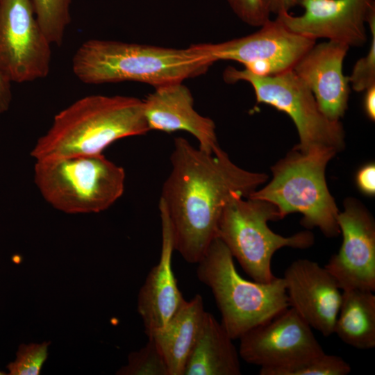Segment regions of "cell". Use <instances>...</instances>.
I'll return each mask as SVG.
<instances>
[{"label":"cell","mask_w":375,"mask_h":375,"mask_svg":"<svg viewBox=\"0 0 375 375\" xmlns=\"http://www.w3.org/2000/svg\"><path fill=\"white\" fill-rule=\"evenodd\" d=\"M161 221V251L138 296V312L147 337L162 329L184 302L173 273V235L167 210L159 201Z\"/></svg>","instance_id":"cell-17"},{"label":"cell","mask_w":375,"mask_h":375,"mask_svg":"<svg viewBox=\"0 0 375 375\" xmlns=\"http://www.w3.org/2000/svg\"><path fill=\"white\" fill-rule=\"evenodd\" d=\"M223 78L228 83L246 81L253 88L257 103L272 106L287 114L299 138L294 147L301 151L328 147L337 152L344 147V131L340 121L327 118L308 86L292 69L268 76L253 74L244 68L227 67Z\"/></svg>","instance_id":"cell-8"},{"label":"cell","mask_w":375,"mask_h":375,"mask_svg":"<svg viewBox=\"0 0 375 375\" xmlns=\"http://www.w3.org/2000/svg\"><path fill=\"white\" fill-rule=\"evenodd\" d=\"M197 265V278L211 290L221 324L233 340L289 307L283 278L275 277L268 283L244 279L219 238Z\"/></svg>","instance_id":"cell-5"},{"label":"cell","mask_w":375,"mask_h":375,"mask_svg":"<svg viewBox=\"0 0 375 375\" xmlns=\"http://www.w3.org/2000/svg\"><path fill=\"white\" fill-rule=\"evenodd\" d=\"M337 151L328 147H315L306 151L292 149L271 168L272 179L249 197L269 202L278 208L281 219L300 212L301 224L318 228L326 237L340 233L339 210L325 178L328 162Z\"/></svg>","instance_id":"cell-4"},{"label":"cell","mask_w":375,"mask_h":375,"mask_svg":"<svg viewBox=\"0 0 375 375\" xmlns=\"http://www.w3.org/2000/svg\"><path fill=\"white\" fill-rule=\"evenodd\" d=\"M351 366L342 357L325 352L280 367L260 371V375H347Z\"/></svg>","instance_id":"cell-22"},{"label":"cell","mask_w":375,"mask_h":375,"mask_svg":"<svg viewBox=\"0 0 375 375\" xmlns=\"http://www.w3.org/2000/svg\"><path fill=\"white\" fill-rule=\"evenodd\" d=\"M49 342L21 344L15 359L6 367L9 375H38L48 357Z\"/></svg>","instance_id":"cell-24"},{"label":"cell","mask_w":375,"mask_h":375,"mask_svg":"<svg viewBox=\"0 0 375 375\" xmlns=\"http://www.w3.org/2000/svg\"><path fill=\"white\" fill-rule=\"evenodd\" d=\"M182 83L155 88L142 100L149 128L165 133L188 132L196 138L200 149L213 153L220 148L215 124L195 110L192 94Z\"/></svg>","instance_id":"cell-16"},{"label":"cell","mask_w":375,"mask_h":375,"mask_svg":"<svg viewBox=\"0 0 375 375\" xmlns=\"http://www.w3.org/2000/svg\"><path fill=\"white\" fill-rule=\"evenodd\" d=\"M299 5L304 10L300 16L289 12L276 15V19L292 32L349 47L365 43V24L375 0H301Z\"/></svg>","instance_id":"cell-13"},{"label":"cell","mask_w":375,"mask_h":375,"mask_svg":"<svg viewBox=\"0 0 375 375\" xmlns=\"http://www.w3.org/2000/svg\"><path fill=\"white\" fill-rule=\"evenodd\" d=\"M124 169L102 153L36 160L34 182L44 200L68 214L98 213L123 194Z\"/></svg>","instance_id":"cell-6"},{"label":"cell","mask_w":375,"mask_h":375,"mask_svg":"<svg viewBox=\"0 0 375 375\" xmlns=\"http://www.w3.org/2000/svg\"><path fill=\"white\" fill-rule=\"evenodd\" d=\"M282 278L289 306L312 328L326 337L333 334L342 290L325 267L298 259L286 268Z\"/></svg>","instance_id":"cell-14"},{"label":"cell","mask_w":375,"mask_h":375,"mask_svg":"<svg viewBox=\"0 0 375 375\" xmlns=\"http://www.w3.org/2000/svg\"><path fill=\"white\" fill-rule=\"evenodd\" d=\"M363 107L365 114L372 121L375 119V85L365 90Z\"/></svg>","instance_id":"cell-30"},{"label":"cell","mask_w":375,"mask_h":375,"mask_svg":"<svg viewBox=\"0 0 375 375\" xmlns=\"http://www.w3.org/2000/svg\"><path fill=\"white\" fill-rule=\"evenodd\" d=\"M119 375H169L165 359L151 338L144 347L131 352L127 364L116 372Z\"/></svg>","instance_id":"cell-23"},{"label":"cell","mask_w":375,"mask_h":375,"mask_svg":"<svg viewBox=\"0 0 375 375\" xmlns=\"http://www.w3.org/2000/svg\"><path fill=\"white\" fill-rule=\"evenodd\" d=\"M203 301L196 294L184 302L160 331L148 337L156 343L169 375H183L187 360L198 338L204 315Z\"/></svg>","instance_id":"cell-18"},{"label":"cell","mask_w":375,"mask_h":375,"mask_svg":"<svg viewBox=\"0 0 375 375\" xmlns=\"http://www.w3.org/2000/svg\"><path fill=\"white\" fill-rule=\"evenodd\" d=\"M263 1L269 14L278 15L283 12H288L292 8L299 5L301 0H263Z\"/></svg>","instance_id":"cell-29"},{"label":"cell","mask_w":375,"mask_h":375,"mask_svg":"<svg viewBox=\"0 0 375 375\" xmlns=\"http://www.w3.org/2000/svg\"><path fill=\"white\" fill-rule=\"evenodd\" d=\"M149 131L142 100L121 95H89L55 115L31 156L41 160L101 154L118 140Z\"/></svg>","instance_id":"cell-3"},{"label":"cell","mask_w":375,"mask_h":375,"mask_svg":"<svg viewBox=\"0 0 375 375\" xmlns=\"http://www.w3.org/2000/svg\"><path fill=\"white\" fill-rule=\"evenodd\" d=\"M239 340L240 357L259 366L260 371L324 353L312 328L290 306L249 329Z\"/></svg>","instance_id":"cell-11"},{"label":"cell","mask_w":375,"mask_h":375,"mask_svg":"<svg viewBox=\"0 0 375 375\" xmlns=\"http://www.w3.org/2000/svg\"><path fill=\"white\" fill-rule=\"evenodd\" d=\"M212 64L199 44L176 49L92 39L75 52L72 70L87 84L135 81L155 88L203 74Z\"/></svg>","instance_id":"cell-2"},{"label":"cell","mask_w":375,"mask_h":375,"mask_svg":"<svg viewBox=\"0 0 375 375\" xmlns=\"http://www.w3.org/2000/svg\"><path fill=\"white\" fill-rule=\"evenodd\" d=\"M226 1L236 16L251 26L261 27L270 20L263 0Z\"/></svg>","instance_id":"cell-26"},{"label":"cell","mask_w":375,"mask_h":375,"mask_svg":"<svg viewBox=\"0 0 375 375\" xmlns=\"http://www.w3.org/2000/svg\"><path fill=\"white\" fill-rule=\"evenodd\" d=\"M315 42V39L293 33L275 19L249 35L199 45L212 63L234 60L253 74L268 76L292 69Z\"/></svg>","instance_id":"cell-10"},{"label":"cell","mask_w":375,"mask_h":375,"mask_svg":"<svg viewBox=\"0 0 375 375\" xmlns=\"http://www.w3.org/2000/svg\"><path fill=\"white\" fill-rule=\"evenodd\" d=\"M170 162L159 201L169 219L174 250L197 264L217 238L228 202L249 197L269 177L239 167L221 147L209 153L181 137L174 139Z\"/></svg>","instance_id":"cell-1"},{"label":"cell","mask_w":375,"mask_h":375,"mask_svg":"<svg viewBox=\"0 0 375 375\" xmlns=\"http://www.w3.org/2000/svg\"><path fill=\"white\" fill-rule=\"evenodd\" d=\"M51 45L36 19L31 0H0V68L11 83L47 77Z\"/></svg>","instance_id":"cell-9"},{"label":"cell","mask_w":375,"mask_h":375,"mask_svg":"<svg viewBox=\"0 0 375 375\" xmlns=\"http://www.w3.org/2000/svg\"><path fill=\"white\" fill-rule=\"evenodd\" d=\"M11 82L0 68V115L8 110L12 101Z\"/></svg>","instance_id":"cell-28"},{"label":"cell","mask_w":375,"mask_h":375,"mask_svg":"<svg viewBox=\"0 0 375 375\" xmlns=\"http://www.w3.org/2000/svg\"><path fill=\"white\" fill-rule=\"evenodd\" d=\"M333 334L361 350L375 347V295L364 290H343Z\"/></svg>","instance_id":"cell-20"},{"label":"cell","mask_w":375,"mask_h":375,"mask_svg":"<svg viewBox=\"0 0 375 375\" xmlns=\"http://www.w3.org/2000/svg\"><path fill=\"white\" fill-rule=\"evenodd\" d=\"M338 224L342 235L338 252L324 265L343 290L375 291V222L355 199H345Z\"/></svg>","instance_id":"cell-12"},{"label":"cell","mask_w":375,"mask_h":375,"mask_svg":"<svg viewBox=\"0 0 375 375\" xmlns=\"http://www.w3.org/2000/svg\"><path fill=\"white\" fill-rule=\"evenodd\" d=\"M221 322L206 312L183 375H240L239 352Z\"/></svg>","instance_id":"cell-19"},{"label":"cell","mask_w":375,"mask_h":375,"mask_svg":"<svg viewBox=\"0 0 375 375\" xmlns=\"http://www.w3.org/2000/svg\"><path fill=\"white\" fill-rule=\"evenodd\" d=\"M36 19L51 44L60 46L69 26L72 0H31Z\"/></svg>","instance_id":"cell-21"},{"label":"cell","mask_w":375,"mask_h":375,"mask_svg":"<svg viewBox=\"0 0 375 375\" xmlns=\"http://www.w3.org/2000/svg\"><path fill=\"white\" fill-rule=\"evenodd\" d=\"M349 48L333 41L315 44L292 69L310 90L320 110L333 121H340L347 109L350 87L342 68Z\"/></svg>","instance_id":"cell-15"},{"label":"cell","mask_w":375,"mask_h":375,"mask_svg":"<svg viewBox=\"0 0 375 375\" xmlns=\"http://www.w3.org/2000/svg\"><path fill=\"white\" fill-rule=\"evenodd\" d=\"M367 24L371 33V42L367 54L355 63L352 72L347 76L353 90L363 92L375 85V7L368 15Z\"/></svg>","instance_id":"cell-25"},{"label":"cell","mask_w":375,"mask_h":375,"mask_svg":"<svg viewBox=\"0 0 375 375\" xmlns=\"http://www.w3.org/2000/svg\"><path fill=\"white\" fill-rule=\"evenodd\" d=\"M4 374H7L0 370V375H4Z\"/></svg>","instance_id":"cell-31"},{"label":"cell","mask_w":375,"mask_h":375,"mask_svg":"<svg viewBox=\"0 0 375 375\" xmlns=\"http://www.w3.org/2000/svg\"><path fill=\"white\" fill-rule=\"evenodd\" d=\"M279 219L276 206L250 197H234L222 214L217 238L255 281L268 283L276 277L272 259L278 249L285 247L305 249L314 243V235L309 231L289 237L272 231L268 222Z\"/></svg>","instance_id":"cell-7"},{"label":"cell","mask_w":375,"mask_h":375,"mask_svg":"<svg viewBox=\"0 0 375 375\" xmlns=\"http://www.w3.org/2000/svg\"><path fill=\"white\" fill-rule=\"evenodd\" d=\"M356 182L359 190L367 195L375 194V165L369 163L362 167L357 172Z\"/></svg>","instance_id":"cell-27"}]
</instances>
